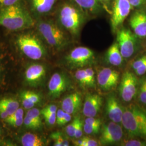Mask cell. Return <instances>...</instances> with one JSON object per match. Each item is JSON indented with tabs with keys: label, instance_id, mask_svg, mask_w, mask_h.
I'll use <instances>...</instances> for the list:
<instances>
[{
	"label": "cell",
	"instance_id": "cb8c5ba5",
	"mask_svg": "<svg viewBox=\"0 0 146 146\" xmlns=\"http://www.w3.org/2000/svg\"><path fill=\"white\" fill-rule=\"evenodd\" d=\"M75 77L80 86L86 88H92L88 76L85 69H78L75 72Z\"/></svg>",
	"mask_w": 146,
	"mask_h": 146
},
{
	"label": "cell",
	"instance_id": "52a82bcc",
	"mask_svg": "<svg viewBox=\"0 0 146 146\" xmlns=\"http://www.w3.org/2000/svg\"><path fill=\"white\" fill-rule=\"evenodd\" d=\"M133 8L128 0H114L110 14V25L113 33L120 29Z\"/></svg>",
	"mask_w": 146,
	"mask_h": 146
},
{
	"label": "cell",
	"instance_id": "5bb4252c",
	"mask_svg": "<svg viewBox=\"0 0 146 146\" xmlns=\"http://www.w3.org/2000/svg\"><path fill=\"white\" fill-rule=\"evenodd\" d=\"M103 100L99 95L88 94L86 95L84 107L83 114L88 117H95L99 113L102 106Z\"/></svg>",
	"mask_w": 146,
	"mask_h": 146
},
{
	"label": "cell",
	"instance_id": "5b68a950",
	"mask_svg": "<svg viewBox=\"0 0 146 146\" xmlns=\"http://www.w3.org/2000/svg\"><path fill=\"white\" fill-rule=\"evenodd\" d=\"M16 43L22 52L31 60H40L46 54L45 47L35 35L30 33L21 34L17 37Z\"/></svg>",
	"mask_w": 146,
	"mask_h": 146
},
{
	"label": "cell",
	"instance_id": "83f0119b",
	"mask_svg": "<svg viewBox=\"0 0 146 146\" xmlns=\"http://www.w3.org/2000/svg\"><path fill=\"white\" fill-rule=\"evenodd\" d=\"M24 111L23 110L22 108H19L18 110L15 111L13 114L11 115L8 116L5 119V121L7 124L10 123L11 122L15 121V120H18L21 118L24 117Z\"/></svg>",
	"mask_w": 146,
	"mask_h": 146
},
{
	"label": "cell",
	"instance_id": "ffe728a7",
	"mask_svg": "<svg viewBox=\"0 0 146 146\" xmlns=\"http://www.w3.org/2000/svg\"><path fill=\"white\" fill-rule=\"evenodd\" d=\"M58 0H31L32 9L37 14L44 15L52 11Z\"/></svg>",
	"mask_w": 146,
	"mask_h": 146
},
{
	"label": "cell",
	"instance_id": "836d02e7",
	"mask_svg": "<svg viewBox=\"0 0 146 146\" xmlns=\"http://www.w3.org/2000/svg\"><path fill=\"white\" fill-rule=\"evenodd\" d=\"M122 146H146V143L136 140H130L124 141L121 144Z\"/></svg>",
	"mask_w": 146,
	"mask_h": 146
},
{
	"label": "cell",
	"instance_id": "1f68e13d",
	"mask_svg": "<svg viewBox=\"0 0 146 146\" xmlns=\"http://www.w3.org/2000/svg\"><path fill=\"white\" fill-rule=\"evenodd\" d=\"M85 70L87 74L89 80L92 86V88H94L96 87V80L95 77V73L94 70L92 68H87Z\"/></svg>",
	"mask_w": 146,
	"mask_h": 146
},
{
	"label": "cell",
	"instance_id": "4fadbf2b",
	"mask_svg": "<svg viewBox=\"0 0 146 146\" xmlns=\"http://www.w3.org/2000/svg\"><path fill=\"white\" fill-rule=\"evenodd\" d=\"M129 25L136 36L140 38L146 37V11L138 10L131 15Z\"/></svg>",
	"mask_w": 146,
	"mask_h": 146
},
{
	"label": "cell",
	"instance_id": "d6a6232c",
	"mask_svg": "<svg viewBox=\"0 0 146 146\" xmlns=\"http://www.w3.org/2000/svg\"><path fill=\"white\" fill-rule=\"evenodd\" d=\"M99 1L102 6L103 7L104 10L110 14L114 0H99Z\"/></svg>",
	"mask_w": 146,
	"mask_h": 146
},
{
	"label": "cell",
	"instance_id": "603a6c76",
	"mask_svg": "<svg viewBox=\"0 0 146 146\" xmlns=\"http://www.w3.org/2000/svg\"><path fill=\"white\" fill-rule=\"evenodd\" d=\"M19 106L17 100L12 98H4L0 100V106L5 110L9 116L18 110Z\"/></svg>",
	"mask_w": 146,
	"mask_h": 146
},
{
	"label": "cell",
	"instance_id": "4dcf8cb0",
	"mask_svg": "<svg viewBox=\"0 0 146 146\" xmlns=\"http://www.w3.org/2000/svg\"><path fill=\"white\" fill-rule=\"evenodd\" d=\"M41 115L48 125H52L56 122V113H44Z\"/></svg>",
	"mask_w": 146,
	"mask_h": 146
},
{
	"label": "cell",
	"instance_id": "60d3db41",
	"mask_svg": "<svg viewBox=\"0 0 146 146\" xmlns=\"http://www.w3.org/2000/svg\"><path fill=\"white\" fill-rule=\"evenodd\" d=\"M64 115V111L62 109H59L56 112V123L58 125H61L63 117Z\"/></svg>",
	"mask_w": 146,
	"mask_h": 146
},
{
	"label": "cell",
	"instance_id": "7a4b0ae2",
	"mask_svg": "<svg viewBox=\"0 0 146 146\" xmlns=\"http://www.w3.org/2000/svg\"><path fill=\"white\" fill-rule=\"evenodd\" d=\"M88 16L74 2H66L58 11V19L61 26L73 37H78Z\"/></svg>",
	"mask_w": 146,
	"mask_h": 146
},
{
	"label": "cell",
	"instance_id": "7bdbcfd3",
	"mask_svg": "<svg viewBox=\"0 0 146 146\" xmlns=\"http://www.w3.org/2000/svg\"><path fill=\"white\" fill-rule=\"evenodd\" d=\"M86 139L87 141V146H99L98 142L95 140L94 139L86 137Z\"/></svg>",
	"mask_w": 146,
	"mask_h": 146
},
{
	"label": "cell",
	"instance_id": "b9f144b4",
	"mask_svg": "<svg viewBox=\"0 0 146 146\" xmlns=\"http://www.w3.org/2000/svg\"><path fill=\"white\" fill-rule=\"evenodd\" d=\"M136 74L138 76H142L146 73V63L139 68H137L135 70Z\"/></svg>",
	"mask_w": 146,
	"mask_h": 146
},
{
	"label": "cell",
	"instance_id": "8d00e7d4",
	"mask_svg": "<svg viewBox=\"0 0 146 146\" xmlns=\"http://www.w3.org/2000/svg\"><path fill=\"white\" fill-rule=\"evenodd\" d=\"M146 63V55L142 56L141 58H139L138 60L135 61L132 64V68H133V69L134 70H135L136 69L139 68L140 67H141V66H142L143 64H144Z\"/></svg>",
	"mask_w": 146,
	"mask_h": 146
},
{
	"label": "cell",
	"instance_id": "e0dca14e",
	"mask_svg": "<svg viewBox=\"0 0 146 146\" xmlns=\"http://www.w3.org/2000/svg\"><path fill=\"white\" fill-rule=\"evenodd\" d=\"M61 107L65 112L72 115L76 114L82 107V98L78 93L69 94L62 100Z\"/></svg>",
	"mask_w": 146,
	"mask_h": 146
},
{
	"label": "cell",
	"instance_id": "e575fe53",
	"mask_svg": "<svg viewBox=\"0 0 146 146\" xmlns=\"http://www.w3.org/2000/svg\"><path fill=\"white\" fill-rule=\"evenodd\" d=\"M84 123L89 125L100 126L101 125V121L100 119L95 118V117H88L84 121Z\"/></svg>",
	"mask_w": 146,
	"mask_h": 146
},
{
	"label": "cell",
	"instance_id": "4316f807",
	"mask_svg": "<svg viewBox=\"0 0 146 146\" xmlns=\"http://www.w3.org/2000/svg\"><path fill=\"white\" fill-rule=\"evenodd\" d=\"M80 117H75L73 121L69 123L66 128V132L67 134L70 137H74L75 131L79 122L81 121Z\"/></svg>",
	"mask_w": 146,
	"mask_h": 146
},
{
	"label": "cell",
	"instance_id": "f1b7e54d",
	"mask_svg": "<svg viewBox=\"0 0 146 146\" xmlns=\"http://www.w3.org/2000/svg\"><path fill=\"white\" fill-rule=\"evenodd\" d=\"M100 126L89 125L87 123L84 125V132L88 135H94L98 134L100 131Z\"/></svg>",
	"mask_w": 146,
	"mask_h": 146
},
{
	"label": "cell",
	"instance_id": "ee69618b",
	"mask_svg": "<svg viewBox=\"0 0 146 146\" xmlns=\"http://www.w3.org/2000/svg\"><path fill=\"white\" fill-rule=\"evenodd\" d=\"M71 120H72V115L64 111V115L61 123V125H64L68 123V122H69L71 121Z\"/></svg>",
	"mask_w": 146,
	"mask_h": 146
},
{
	"label": "cell",
	"instance_id": "7c38bea8",
	"mask_svg": "<svg viewBox=\"0 0 146 146\" xmlns=\"http://www.w3.org/2000/svg\"><path fill=\"white\" fill-rule=\"evenodd\" d=\"M70 82L68 78L63 74L54 73L48 82L49 94L51 98L60 97L69 88Z\"/></svg>",
	"mask_w": 146,
	"mask_h": 146
},
{
	"label": "cell",
	"instance_id": "3957f363",
	"mask_svg": "<svg viewBox=\"0 0 146 146\" xmlns=\"http://www.w3.org/2000/svg\"><path fill=\"white\" fill-rule=\"evenodd\" d=\"M121 123L131 137H146V111L139 107L125 108Z\"/></svg>",
	"mask_w": 146,
	"mask_h": 146
},
{
	"label": "cell",
	"instance_id": "8992f818",
	"mask_svg": "<svg viewBox=\"0 0 146 146\" xmlns=\"http://www.w3.org/2000/svg\"><path fill=\"white\" fill-rule=\"evenodd\" d=\"M65 60L70 68L81 69L93 64L95 56L94 52L88 48L78 47L68 54Z\"/></svg>",
	"mask_w": 146,
	"mask_h": 146
},
{
	"label": "cell",
	"instance_id": "2e32d148",
	"mask_svg": "<svg viewBox=\"0 0 146 146\" xmlns=\"http://www.w3.org/2000/svg\"><path fill=\"white\" fill-rule=\"evenodd\" d=\"M46 69L41 64H33L27 67L25 74V80L31 86L40 84L46 76Z\"/></svg>",
	"mask_w": 146,
	"mask_h": 146
},
{
	"label": "cell",
	"instance_id": "6da1fadb",
	"mask_svg": "<svg viewBox=\"0 0 146 146\" xmlns=\"http://www.w3.org/2000/svg\"><path fill=\"white\" fill-rule=\"evenodd\" d=\"M34 21L28 11L19 2L0 8V26L12 31L30 28Z\"/></svg>",
	"mask_w": 146,
	"mask_h": 146
},
{
	"label": "cell",
	"instance_id": "277c9868",
	"mask_svg": "<svg viewBox=\"0 0 146 146\" xmlns=\"http://www.w3.org/2000/svg\"><path fill=\"white\" fill-rule=\"evenodd\" d=\"M37 28L46 42L53 48L60 50L67 45L68 39L64 33L52 21H38Z\"/></svg>",
	"mask_w": 146,
	"mask_h": 146
},
{
	"label": "cell",
	"instance_id": "7402d4cb",
	"mask_svg": "<svg viewBox=\"0 0 146 146\" xmlns=\"http://www.w3.org/2000/svg\"><path fill=\"white\" fill-rule=\"evenodd\" d=\"M21 142L23 146H42L44 142L42 139L36 134L27 133L21 137Z\"/></svg>",
	"mask_w": 146,
	"mask_h": 146
},
{
	"label": "cell",
	"instance_id": "30bf717a",
	"mask_svg": "<svg viewBox=\"0 0 146 146\" xmlns=\"http://www.w3.org/2000/svg\"><path fill=\"white\" fill-rule=\"evenodd\" d=\"M137 78L133 73L126 72L121 78L119 93L121 98L126 102H131L137 91Z\"/></svg>",
	"mask_w": 146,
	"mask_h": 146
},
{
	"label": "cell",
	"instance_id": "d590c367",
	"mask_svg": "<svg viewBox=\"0 0 146 146\" xmlns=\"http://www.w3.org/2000/svg\"><path fill=\"white\" fill-rule=\"evenodd\" d=\"M58 110V108L56 106L55 104H50L44 107L43 110L41 111V113H56Z\"/></svg>",
	"mask_w": 146,
	"mask_h": 146
},
{
	"label": "cell",
	"instance_id": "ab89813d",
	"mask_svg": "<svg viewBox=\"0 0 146 146\" xmlns=\"http://www.w3.org/2000/svg\"><path fill=\"white\" fill-rule=\"evenodd\" d=\"M20 0H0V7H5L15 5Z\"/></svg>",
	"mask_w": 146,
	"mask_h": 146
},
{
	"label": "cell",
	"instance_id": "44dd1931",
	"mask_svg": "<svg viewBox=\"0 0 146 146\" xmlns=\"http://www.w3.org/2000/svg\"><path fill=\"white\" fill-rule=\"evenodd\" d=\"M123 57L120 52L117 42H114L106 52V60L111 65L119 66L123 62Z\"/></svg>",
	"mask_w": 146,
	"mask_h": 146
},
{
	"label": "cell",
	"instance_id": "ba28073f",
	"mask_svg": "<svg viewBox=\"0 0 146 146\" xmlns=\"http://www.w3.org/2000/svg\"><path fill=\"white\" fill-rule=\"evenodd\" d=\"M136 36L129 29L120 28L117 31V43L123 58L133 56L137 47Z\"/></svg>",
	"mask_w": 146,
	"mask_h": 146
},
{
	"label": "cell",
	"instance_id": "d4e9b609",
	"mask_svg": "<svg viewBox=\"0 0 146 146\" xmlns=\"http://www.w3.org/2000/svg\"><path fill=\"white\" fill-rule=\"evenodd\" d=\"M23 124L27 128L33 130H36L41 128L42 125V121L36 120L27 114L24 117Z\"/></svg>",
	"mask_w": 146,
	"mask_h": 146
},
{
	"label": "cell",
	"instance_id": "f6af8a7d",
	"mask_svg": "<svg viewBox=\"0 0 146 146\" xmlns=\"http://www.w3.org/2000/svg\"><path fill=\"white\" fill-rule=\"evenodd\" d=\"M8 116L9 115L8 114L5 110L0 106V118L5 120Z\"/></svg>",
	"mask_w": 146,
	"mask_h": 146
},
{
	"label": "cell",
	"instance_id": "d6986e66",
	"mask_svg": "<svg viewBox=\"0 0 146 146\" xmlns=\"http://www.w3.org/2000/svg\"><path fill=\"white\" fill-rule=\"evenodd\" d=\"M22 104L25 109L30 110L41 101L40 95L33 91L25 90L20 94Z\"/></svg>",
	"mask_w": 146,
	"mask_h": 146
},
{
	"label": "cell",
	"instance_id": "bcb514c9",
	"mask_svg": "<svg viewBox=\"0 0 146 146\" xmlns=\"http://www.w3.org/2000/svg\"><path fill=\"white\" fill-rule=\"evenodd\" d=\"M83 140H84V137H80L78 139H75L73 141V143L75 146H83Z\"/></svg>",
	"mask_w": 146,
	"mask_h": 146
},
{
	"label": "cell",
	"instance_id": "7dc6e473",
	"mask_svg": "<svg viewBox=\"0 0 146 146\" xmlns=\"http://www.w3.org/2000/svg\"><path fill=\"white\" fill-rule=\"evenodd\" d=\"M1 129H0V135H1Z\"/></svg>",
	"mask_w": 146,
	"mask_h": 146
},
{
	"label": "cell",
	"instance_id": "484cf974",
	"mask_svg": "<svg viewBox=\"0 0 146 146\" xmlns=\"http://www.w3.org/2000/svg\"><path fill=\"white\" fill-rule=\"evenodd\" d=\"M51 139L54 141V146H68L69 145V141L64 137L60 132H54L50 135Z\"/></svg>",
	"mask_w": 146,
	"mask_h": 146
},
{
	"label": "cell",
	"instance_id": "ac0fdd59",
	"mask_svg": "<svg viewBox=\"0 0 146 146\" xmlns=\"http://www.w3.org/2000/svg\"><path fill=\"white\" fill-rule=\"evenodd\" d=\"M88 16H96L104 10L99 0H73Z\"/></svg>",
	"mask_w": 146,
	"mask_h": 146
},
{
	"label": "cell",
	"instance_id": "74e56055",
	"mask_svg": "<svg viewBox=\"0 0 146 146\" xmlns=\"http://www.w3.org/2000/svg\"><path fill=\"white\" fill-rule=\"evenodd\" d=\"M84 125L83 121L82 120H81L80 122L78 123V125L77 127V128H76V131H75V136H74L75 139L80 138L83 135Z\"/></svg>",
	"mask_w": 146,
	"mask_h": 146
},
{
	"label": "cell",
	"instance_id": "8fae6325",
	"mask_svg": "<svg viewBox=\"0 0 146 146\" xmlns=\"http://www.w3.org/2000/svg\"><path fill=\"white\" fill-rule=\"evenodd\" d=\"M120 73L110 68H102L98 71L97 82L100 88L104 92L110 91L116 87Z\"/></svg>",
	"mask_w": 146,
	"mask_h": 146
},
{
	"label": "cell",
	"instance_id": "f35d334b",
	"mask_svg": "<svg viewBox=\"0 0 146 146\" xmlns=\"http://www.w3.org/2000/svg\"><path fill=\"white\" fill-rule=\"evenodd\" d=\"M133 8H140L146 5V0H128Z\"/></svg>",
	"mask_w": 146,
	"mask_h": 146
},
{
	"label": "cell",
	"instance_id": "9c48e42d",
	"mask_svg": "<svg viewBox=\"0 0 146 146\" xmlns=\"http://www.w3.org/2000/svg\"><path fill=\"white\" fill-rule=\"evenodd\" d=\"M123 135V131L120 123L111 121L103 126L100 137V144L109 145L119 143Z\"/></svg>",
	"mask_w": 146,
	"mask_h": 146
},
{
	"label": "cell",
	"instance_id": "f546056e",
	"mask_svg": "<svg viewBox=\"0 0 146 146\" xmlns=\"http://www.w3.org/2000/svg\"><path fill=\"white\" fill-rule=\"evenodd\" d=\"M139 100L142 104H146V78L142 81L140 87Z\"/></svg>",
	"mask_w": 146,
	"mask_h": 146
},
{
	"label": "cell",
	"instance_id": "9a60e30c",
	"mask_svg": "<svg viewBox=\"0 0 146 146\" xmlns=\"http://www.w3.org/2000/svg\"><path fill=\"white\" fill-rule=\"evenodd\" d=\"M106 114L111 121L120 123L122 122L124 108H123L119 101L114 95H110L106 102Z\"/></svg>",
	"mask_w": 146,
	"mask_h": 146
}]
</instances>
